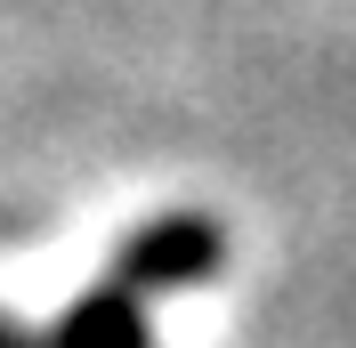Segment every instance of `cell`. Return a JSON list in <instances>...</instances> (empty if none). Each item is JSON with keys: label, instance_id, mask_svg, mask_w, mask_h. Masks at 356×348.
I'll return each mask as SVG.
<instances>
[{"label": "cell", "instance_id": "3", "mask_svg": "<svg viewBox=\"0 0 356 348\" xmlns=\"http://www.w3.org/2000/svg\"><path fill=\"white\" fill-rule=\"evenodd\" d=\"M0 348H33V340H24V332L8 324V316H0Z\"/></svg>", "mask_w": 356, "mask_h": 348}, {"label": "cell", "instance_id": "2", "mask_svg": "<svg viewBox=\"0 0 356 348\" xmlns=\"http://www.w3.org/2000/svg\"><path fill=\"white\" fill-rule=\"evenodd\" d=\"M49 348H154V340H146L138 292L106 283V292H89V300H73L65 316H57V340H49Z\"/></svg>", "mask_w": 356, "mask_h": 348}, {"label": "cell", "instance_id": "1", "mask_svg": "<svg viewBox=\"0 0 356 348\" xmlns=\"http://www.w3.org/2000/svg\"><path fill=\"white\" fill-rule=\"evenodd\" d=\"M219 267V227L211 219H154L146 235H130L122 251V292H170V283H202Z\"/></svg>", "mask_w": 356, "mask_h": 348}]
</instances>
